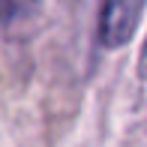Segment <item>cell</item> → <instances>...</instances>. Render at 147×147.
Masks as SVG:
<instances>
[{
  "label": "cell",
  "instance_id": "cell-2",
  "mask_svg": "<svg viewBox=\"0 0 147 147\" xmlns=\"http://www.w3.org/2000/svg\"><path fill=\"white\" fill-rule=\"evenodd\" d=\"M36 12V0H0V24L12 27V24H21Z\"/></svg>",
  "mask_w": 147,
  "mask_h": 147
},
{
  "label": "cell",
  "instance_id": "cell-1",
  "mask_svg": "<svg viewBox=\"0 0 147 147\" xmlns=\"http://www.w3.org/2000/svg\"><path fill=\"white\" fill-rule=\"evenodd\" d=\"M144 0H105L99 15V42L102 48L117 51L132 42V36L141 27Z\"/></svg>",
  "mask_w": 147,
  "mask_h": 147
}]
</instances>
